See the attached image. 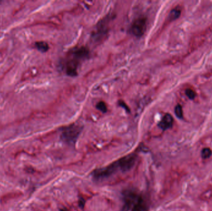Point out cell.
Wrapping results in <instances>:
<instances>
[{
	"label": "cell",
	"mask_w": 212,
	"mask_h": 211,
	"mask_svg": "<svg viewBox=\"0 0 212 211\" xmlns=\"http://www.w3.org/2000/svg\"><path fill=\"white\" fill-rule=\"evenodd\" d=\"M136 159L137 156L135 154L125 156L110 165L95 170L92 173V177L95 180H99L110 177L119 170L123 172L128 171L135 165Z\"/></svg>",
	"instance_id": "obj_1"
},
{
	"label": "cell",
	"mask_w": 212,
	"mask_h": 211,
	"mask_svg": "<svg viewBox=\"0 0 212 211\" xmlns=\"http://www.w3.org/2000/svg\"><path fill=\"white\" fill-rule=\"evenodd\" d=\"M89 55L88 49L84 46L72 49L62 63V69L68 76L72 77L77 76L80 63L87 59Z\"/></svg>",
	"instance_id": "obj_2"
},
{
	"label": "cell",
	"mask_w": 212,
	"mask_h": 211,
	"mask_svg": "<svg viewBox=\"0 0 212 211\" xmlns=\"http://www.w3.org/2000/svg\"><path fill=\"white\" fill-rule=\"evenodd\" d=\"M122 211H148L145 199L135 190H127L122 193Z\"/></svg>",
	"instance_id": "obj_3"
},
{
	"label": "cell",
	"mask_w": 212,
	"mask_h": 211,
	"mask_svg": "<svg viewBox=\"0 0 212 211\" xmlns=\"http://www.w3.org/2000/svg\"><path fill=\"white\" fill-rule=\"evenodd\" d=\"M82 131V128L76 124H72L65 128L62 133V139L69 144H74Z\"/></svg>",
	"instance_id": "obj_4"
},
{
	"label": "cell",
	"mask_w": 212,
	"mask_h": 211,
	"mask_svg": "<svg viewBox=\"0 0 212 211\" xmlns=\"http://www.w3.org/2000/svg\"><path fill=\"white\" fill-rule=\"evenodd\" d=\"M146 30V19L140 17L135 19L131 26L132 33L137 37H140L145 33Z\"/></svg>",
	"instance_id": "obj_5"
},
{
	"label": "cell",
	"mask_w": 212,
	"mask_h": 211,
	"mask_svg": "<svg viewBox=\"0 0 212 211\" xmlns=\"http://www.w3.org/2000/svg\"><path fill=\"white\" fill-rule=\"evenodd\" d=\"M173 124V118L171 115L167 113L165 115L160 122L158 123V126L162 130H166L172 127Z\"/></svg>",
	"instance_id": "obj_6"
},
{
	"label": "cell",
	"mask_w": 212,
	"mask_h": 211,
	"mask_svg": "<svg viewBox=\"0 0 212 211\" xmlns=\"http://www.w3.org/2000/svg\"><path fill=\"white\" fill-rule=\"evenodd\" d=\"M35 46L37 49L38 50L40 51L41 52H46L48 51L49 46L47 43L45 42H38L35 43Z\"/></svg>",
	"instance_id": "obj_7"
},
{
	"label": "cell",
	"mask_w": 212,
	"mask_h": 211,
	"mask_svg": "<svg viewBox=\"0 0 212 211\" xmlns=\"http://www.w3.org/2000/svg\"><path fill=\"white\" fill-rule=\"evenodd\" d=\"M180 14H181V11L179 9H174L171 11V13L169 14V20H175L179 17Z\"/></svg>",
	"instance_id": "obj_8"
},
{
	"label": "cell",
	"mask_w": 212,
	"mask_h": 211,
	"mask_svg": "<svg viewBox=\"0 0 212 211\" xmlns=\"http://www.w3.org/2000/svg\"><path fill=\"white\" fill-rule=\"evenodd\" d=\"M96 108L102 113H106L108 112L107 105L105 104L104 102L102 101H101L98 103V104L96 105Z\"/></svg>",
	"instance_id": "obj_9"
},
{
	"label": "cell",
	"mask_w": 212,
	"mask_h": 211,
	"mask_svg": "<svg viewBox=\"0 0 212 211\" xmlns=\"http://www.w3.org/2000/svg\"><path fill=\"white\" fill-rule=\"evenodd\" d=\"M175 113L177 116V117H178L179 118H182L183 117V112H182V108L180 105H178L175 108Z\"/></svg>",
	"instance_id": "obj_10"
},
{
	"label": "cell",
	"mask_w": 212,
	"mask_h": 211,
	"mask_svg": "<svg viewBox=\"0 0 212 211\" xmlns=\"http://www.w3.org/2000/svg\"><path fill=\"white\" fill-rule=\"evenodd\" d=\"M212 154V152L209 148H204L202 150V157L203 159H207L210 157Z\"/></svg>",
	"instance_id": "obj_11"
},
{
	"label": "cell",
	"mask_w": 212,
	"mask_h": 211,
	"mask_svg": "<svg viewBox=\"0 0 212 211\" xmlns=\"http://www.w3.org/2000/svg\"><path fill=\"white\" fill-rule=\"evenodd\" d=\"M185 94L188 98H189L190 99H192V100L194 99L196 96L195 92L193 90H191V89H187L185 90Z\"/></svg>",
	"instance_id": "obj_12"
},
{
	"label": "cell",
	"mask_w": 212,
	"mask_h": 211,
	"mask_svg": "<svg viewBox=\"0 0 212 211\" xmlns=\"http://www.w3.org/2000/svg\"><path fill=\"white\" fill-rule=\"evenodd\" d=\"M119 105H120V106H121L122 107H124L127 111L130 112V111H129V109H128V107L127 106V105H126V104H125V103L124 102H122V101H120V102H119Z\"/></svg>",
	"instance_id": "obj_13"
},
{
	"label": "cell",
	"mask_w": 212,
	"mask_h": 211,
	"mask_svg": "<svg viewBox=\"0 0 212 211\" xmlns=\"http://www.w3.org/2000/svg\"><path fill=\"white\" fill-rule=\"evenodd\" d=\"M61 211H66V210H61Z\"/></svg>",
	"instance_id": "obj_14"
}]
</instances>
